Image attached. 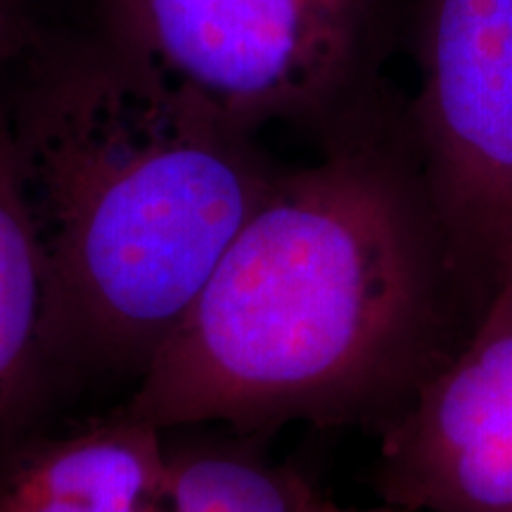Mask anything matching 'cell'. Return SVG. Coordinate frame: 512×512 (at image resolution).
Segmentation results:
<instances>
[{
  "label": "cell",
  "instance_id": "30bf717a",
  "mask_svg": "<svg viewBox=\"0 0 512 512\" xmlns=\"http://www.w3.org/2000/svg\"><path fill=\"white\" fill-rule=\"evenodd\" d=\"M306 512H401V510H396L387 503L373 505V508H342V505H335L330 501H320V498H316V501L306 508Z\"/></svg>",
  "mask_w": 512,
  "mask_h": 512
},
{
  "label": "cell",
  "instance_id": "7a4b0ae2",
  "mask_svg": "<svg viewBox=\"0 0 512 512\" xmlns=\"http://www.w3.org/2000/svg\"><path fill=\"white\" fill-rule=\"evenodd\" d=\"M64 373L138 380L280 164L105 31L50 29L5 79Z\"/></svg>",
  "mask_w": 512,
  "mask_h": 512
},
{
  "label": "cell",
  "instance_id": "5b68a950",
  "mask_svg": "<svg viewBox=\"0 0 512 512\" xmlns=\"http://www.w3.org/2000/svg\"><path fill=\"white\" fill-rule=\"evenodd\" d=\"M380 434L382 503L401 512H512V271L456 354Z\"/></svg>",
  "mask_w": 512,
  "mask_h": 512
},
{
  "label": "cell",
  "instance_id": "9c48e42d",
  "mask_svg": "<svg viewBox=\"0 0 512 512\" xmlns=\"http://www.w3.org/2000/svg\"><path fill=\"white\" fill-rule=\"evenodd\" d=\"M53 29L43 0H0V81L27 60Z\"/></svg>",
  "mask_w": 512,
  "mask_h": 512
},
{
  "label": "cell",
  "instance_id": "ba28073f",
  "mask_svg": "<svg viewBox=\"0 0 512 512\" xmlns=\"http://www.w3.org/2000/svg\"><path fill=\"white\" fill-rule=\"evenodd\" d=\"M311 486L290 467L230 446H169L162 512H306Z\"/></svg>",
  "mask_w": 512,
  "mask_h": 512
},
{
  "label": "cell",
  "instance_id": "277c9868",
  "mask_svg": "<svg viewBox=\"0 0 512 512\" xmlns=\"http://www.w3.org/2000/svg\"><path fill=\"white\" fill-rule=\"evenodd\" d=\"M406 124L467 278L489 302L512 271V0H415Z\"/></svg>",
  "mask_w": 512,
  "mask_h": 512
},
{
  "label": "cell",
  "instance_id": "8992f818",
  "mask_svg": "<svg viewBox=\"0 0 512 512\" xmlns=\"http://www.w3.org/2000/svg\"><path fill=\"white\" fill-rule=\"evenodd\" d=\"M164 430L126 413L0 451V512H162Z\"/></svg>",
  "mask_w": 512,
  "mask_h": 512
},
{
  "label": "cell",
  "instance_id": "6da1fadb",
  "mask_svg": "<svg viewBox=\"0 0 512 512\" xmlns=\"http://www.w3.org/2000/svg\"><path fill=\"white\" fill-rule=\"evenodd\" d=\"M320 150L280 166L121 413L164 432H382L456 354L489 302L434 209L406 102L387 93Z\"/></svg>",
  "mask_w": 512,
  "mask_h": 512
},
{
  "label": "cell",
  "instance_id": "52a82bcc",
  "mask_svg": "<svg viewBox=\"0 0 512 512\" xmlns=\"http://www.w3.org/2000/svg\"><path fill=\"white\" fill-rule=\"evenodd\" d=\"M57 375L48 268L19 181L0 81V451Z\"/></svg>",
  "mask_w": 512,
  "mask_h": 512
},
{
  "label": "cell",
  "instance_id": "3957f363",
  "mask_svg": "<svg viewBox=\"0 0 512 512\" xmlns=\"http://www.w3.org/2000/svg\"><path fill=\"white\" fill-rule=\"evenodd\" d=\"M102 31L178 93L259 136L318 140L387 95L403 0H100Z\"/></svg>",
  "mask_w": 512,
  "mask_h": 512
}]
</instances>
